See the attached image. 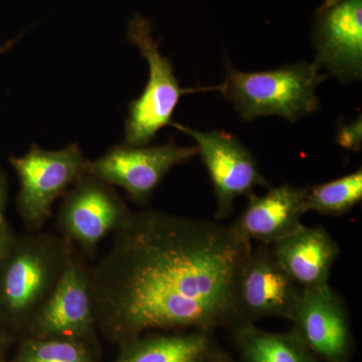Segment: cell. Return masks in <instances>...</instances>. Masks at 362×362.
<instances>
[{
	"label": "cell",
	"mask_w": 362,
	"mask_h": 362,
	"mask_svg": "<svg viewBox=\"0 0 362 362\" xmlns=\"http://www.w3.org/2000/svg\"><path fill=\"white\" fill-rule=\"evenodd\" d=\"M90 267L98 330L122 344L148 331L214 332L245 321L238 290L252 243L230 226L131 214Z\"/></svg>",
	"instance_id": "cell-1"
},
{
	"label": "cell",
	"mask_w": 362,
	"mask_h": 362,
	"mask_svg": "<svg viewBox=\"0 0 362 362\" xmlns=\"http://www.w3.org/2000/svg\"><path fill=\"white\" fill-rule=\"evenodd\" d=\"M74 245L52 233L16 235L0 259V325L18 338L25 334L58 284Z\"/></svg>",
	"instance_id": "cell-2"
},
{
	"label": "cell",
	"mask_w": 362,
	"mask_h": 362,
	"mask_svg": "<svg viewBox=\"0 0 362 362\" xmlns=\"http://www.w3.org/2000/svg\"><path fill=\"white\" fill-rule=\"evenodd\" d=\"M225 68L220 92L243 122L280 116L295 123L320 109L317 89L327 76L314 63L303 61L268 71H242L226 58Z\"/></svg>",
	"instance_id": "cell-3"
},
{
	"label": "cell",
	"mask_w": 362,
	"mask_h": 362,
	"mask_svg": "<svg viewBox=\"0 0 362 362\" xmlns=\"http://www.w3.org/2000/svg\"><path fill=\"white\" fill-rule=\"evenodd\" d=\"M127 40L146 59L149 76L142 94L129 105L125 143L145 146L162 128L171 125L181 98L192 93L220 90L221 86L197 89L181 87L175 77L173 64L159 51L158 42L152 35L151 23L140 13H135L128 23Z\"/></svg>",
	"instance_id": "cell-4"
},
{
	"label": "cell",
	"mask_w": 362,
	"mask_h": 362,
	"mask_svg": "<svg viewBox=\"0 0 362 362\" xmlns=\"http://www.w3.org/2000/svg\"><path fill=\"white\" fill-rule=\"evenodd\" d=\"M88 161L75 143L59 150L33 144L25 156L11 159L21 185L18 211L30 230L45 225L54 202L87 173Z\"/></svg>",
	"instance_id": "cell-5"
},
{
	"label": "cell",
	"mask_w": 362,
	"mask_h": 362,
	"mask_svg": "<svg viewBox=\"0 0 362 362\" xmlns=\"http://www.w3.org/2000/svg\"><path fill=\"white\" fill-rule=\"evenodd\" d=\"M97 330L90 267L74 247L58 284L23 337L70 338L92 345Z\"/></svg>",
	"instance_id": "cell-6"
},
{
	"label": "cell",
	"mask_w": 362,
	"mask_h": 362,
	"mask_svg": "<svg viewBox=\"0 0 362 362\" xmlns=\"http://www.w3.org/2000/svg\"><path fill=\"white\" fill-rule=\"evenodd\" d=\"M171 126L194 140L213 185L218 220L233 214L238 197H249L257 187H271L252 152L235 135L223 130H195L175 122Z\"/></svg>",
	"instance_id": "cell-7"
},
{
	"label": "cell",
	"mask_w": 362,
	"mask_h": 362,
	"mask_svg": "<svg viewBox=\"0 0 362 362\" xmlns=\"http://www.w3.org/2000/svg\"><path fill=\"white\" fill-rule=\"evenodd\" d=\"M197 156V147L180 146L173 140L156 146L125 143L96 160L88 161L87 173L122 188L138 204H145L171 169Z\"/></svg>",
	"instance_id": "cell-8"
},
{
	"label": "cell",
	"mask_w": 362,
	"mask_h": 362,
	"mask_svg": "<svg viewBox=\"0 0 362 362\" xmlns=\"http://www.w3.org/2000/svg\"><path fill=\"white\" fill-rule=\"evenodd\" d=\"M131 214L111 185L86 173L64 194L58 226L64 239L90 254Z\"/></svg>",
	"instance_id": "cell-9"
},
{
	"label": "cell",
	"mask_w": 362,
	"mask_h": 362,
	"mask_svg": "<svg viewBox=\"0 0 362 362\" xmlns=\"http://www.w3.org/2000/svg\"><path fill=\"white\" fill-rule=\"evenodd\" d=\"M314 64L343 84L362 78V0H324L312 32Z\"/></svg>",
	"instance_id": "cell-10"
},
{
	"label": "cell",
	"mask_w": 362,
	"mask_h": 362,
	"mask_svg": "<svg viewBox=\"0 0 362 362\" xmlns=\"http://www.w3.org/2000/svg\"><path fill=\"white\" fill-rule=\"evenodd\" d=\"M291 322L317 359L349 361L354 338L349 314L329 284L301 289Z\"/></svg>",
	"instance_id": "cell-11"
},
{
	"label": "cell",
	"mask_w": 362,
	"mask_h": 362,
	"mask_svg": "<svg viewBox=\"0 0 362 362\" xmlns=\"http://www.w3.org/2000/svg\"><path fill=\"white\" fill-rule=\"evenodd\" d=\"M301 288L290 279L270 246L252 249L240 274L238 299L245 320L280 317L291 321Z\"/></svg>",
	"instance_id": "cell-12"
},
{
	"label": "cell",
	"mask_w": 362,
	"mask_h": 362,
	"mask_svg": "<svg viewBox=\"0 0 362 362\" xmlns=\"http://www.w3.org/2000/svg\"><path fill=\"white\" fill-rule=\"evenodd\" d=\"M307 187L284 183L269 188L265 195L247 197L246 209L230 228L240 239L271 246L296 230L301 223Z\"/></svg>",
	"instance_id": "cell-13"
},
{
	"label": "cell",
	"mask_w": 362,
	"mask_h": 362,
	"mask_svg": "<svg viewBox=\"0 0 362 362\" xmlns=\"http://www.w3.org/2000/svg\"><path fill=\"white\" fill-rule=\"evenodd\" d=\"M283 270L301 289L328 284L339 246L321 226L301 225L270 246Z\"/></svg>",
	"instance_id": "cell-14"
},
{
	"label": "cell",
	"mask_w": 362,
	"mask_h": 362,
	"mask_svg": "<svg viewBox=\"0 0 362 362\" xmlns=\"http://www.w3.org/2000/svg\"><path fill=\"white\" fill-rule=\"evenodd\" d=\"M120 345L114 362H226L209 331L146 332Z\"/></svg>",
	"instance_id": "cell-15"
},
{
	"label": "cell",
	"mask_w": 362,
	"mask_h": 362,
	"mask_svg": "<svg viewBox=\"0 0 362 362\" xmlns=\"http://www.w3.org/2000/svg\"><path fill=\"white\" fill-rule=\"evenodd\" d=\"M232 330L243 362H318L294 328L268 332L245 320Z\"/></svg>",
	"instance_id": "cell-16"
},
{
	"label": "cell",
	"mask_w": 362,
	"mask_h": 362,
	"mask_svg": "<svg viewBox=\"0 0 362 362\" xmlns=\"http://www.w3.org/2000/svg\"><path fill=\"white\" fill-rule=\"evenodd\" d=\"M362 201V170L337 180L307 187L305 197L306 211L323 216H342Z\"/></svg>",
	"instance_id": "cell-17"
},
{
	"label": "cell",
	"mask_w": 362,
	"mask_h": 362,
	"mask_svg": "<svg viewBox=\"0 0 362 362\" xmlns=\"http://www.w3.org/2000/svg\"><path fill=\"white\" fill-rule=\"evenodd\" d=\"M90 346L70 338L23 337L13 362H96Z\"/></svg>",
	"instance_id": "cell-18"
},
{
	"label": "cell",
	"mask_w": 362,
	"mask_h": 362,
	"mask_svg": "<svg viewBox=\"0 0 362 362\" xmlns=\"http://www.w3.org/2000/svg\"><path fill=\"white\" fill-rule=\"evenodd\" d=\"M335 142L342 148L354 152L361 151L362 147L361 115L357 117L351 123L341 124L339 126Z\"/></svg>",
	"instance_id": "cell-19"
},
{
	"label": "cell",
	"mask_w": 362,
	"mask_h": 362,
	"mask_svg": "<svg viewBox=\"0 0 362 362\" xmlns=\"http://www.w3.org/2000/svg\"><path fill=\"white\" fill-rule=\"evenodd\" d=\"M16 235H14L11 226L4 220V216L0 218V259L6 256L8 250L13 246Z\"/></svg>",
	"instance_id": "cell-20"
},
{
	"label": "cell",
	"mask_w": 362,
	"mask_h": 362,
	"mask_svg": "<svg viewBox=\"0 0 362 362\" xmlns=\"http://www.w3.org/2000/svg\"><path fill=\"white\" fill-rule=\"evenodd\" d=\"M16 338L18 337L16 334L0 325V362L4 361L2 357L9 346L16 341Z\"/></svg>",
	"instance_id": "cell-21"
},
{
	"label": "cell",
	"mask_w": 362,
	"mask_h": 362,
	"mask_svg": "<svg viewBox=\"0 0 362 362\" xmlns=\"http://www.w3.org/2000/svg\"><path fill=\"white\" fill-rule=\"evenodd\" d=\"M7 204V183L6 176L0 170V218L4 216Z\"/></svg>",
	"instance_id": "cell-22"
},
{
	"label": "cell",
	"mask_w": 362,
	"mask_h": 362,
	"mask_svg": "<svg viewBox=\"0 0 362 362\" xmlns=\"http://www.w3.org/2000/svg\"><path fill=\"white\" fill-rule=\"evenodd\" d=\"M9 45H11V42H9L8 45H6V47H0V52H4V49H7V47H9Z\"/></svg>",
	"instance_id": "cell-23"
},
{
	"label": "cell",
	"mask_w": 362,
	"mask_h": 362,
	"mask_svg": "<svg viewBox=\"0 0 362 362\" xmlns=\"http://www.w3.org/2000/svg\"><path fill=\"white\" fill-rule=\"evenodd\" d=\"M1 362H4V361H1Z\"/></svg>",
	"instance_id": "cell-24"
}]
</instances>
